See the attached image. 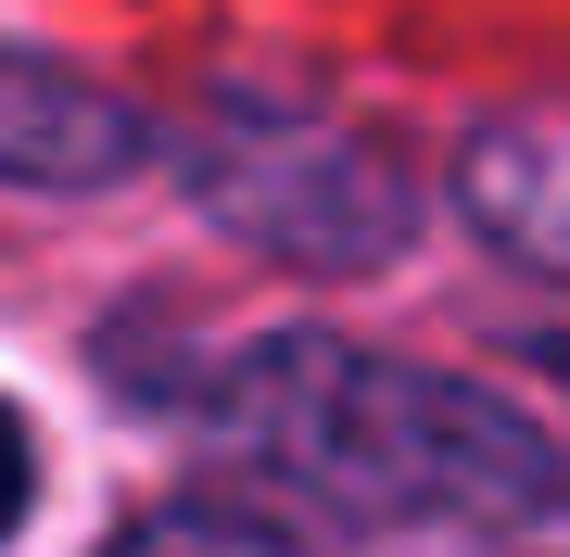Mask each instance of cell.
Wrapping results in <instances>:
<instances>
[{"instance_id":"5b68a950","label":"cell","mask_w":570,"mask_h":557,"mask_svg":"<svg viewBox=\"0 0 570 557\" xmlns=\"http://www.w3.org/2000/svg\"><path fill=\"white\" fill-rule=\"evenodd\" d=\"M115 557H292V533H266V519H242V507H165Z\"/></svg>"},{"instance_id":"52a82bcc","label":"cell","mask_w":570,"mask_h":557,"mask_svg":"<svg viewBox=\"0 0 570 557\" xmlns=\"http://www.w3.org/2000/svg\"><path fill=\"white\" fill-rule=\"evenodd\" d=\"M532 355H546V380H570V330H546V342H532Z\"/></svg>"},{"instance_id":"277c9868","label":"cell","mask_w":570,"mask_h":557,"mask_svg":"<svg viewBox=\"0 0 570 557\" xmlns=\"http://www.w3.org/2000/svg\"><path fill=\"white\" fill-rule=\"evenodd\" d=\"M456 203H469V228H482L494 253L570 279V115H508V127H482L469 166H456Z\"/></svg>"},{"instance_id":"8992f818","label":"cell","mask_w":570,"mask_h":557,"mask_svg":"<svg viewBox=\"0 0 570 557\" xmlns=\"http://www.w3.org/2000/svg\"><path fill=\"white\" fill-rule=\"evenodd\" d=\"M26 507H39V444H26V418L0 406V533H13Z\"/></svg>"},{"instance_id":"6da1fadb","label":"cell","mask_w":570,"mask_h":557,"mask_svg":"<svg viewBox=\"0 0 570 557\" xmlns=\"http://www.w3.org/2000/svg\"><path fill=\"white\" fill-rule=\"evenodd\" d=\"M204 431L254 481L305 495L317 519H355V533H419V519L508 533V519H546L570 495L558 444L520 406H494L444 368H406V355L330 342V330H279L228 355L204 380Z\"/></svg>"},{"instance_id":"3957f363","label":"cell","mask_w":570,"mask_h":557,"mask_svg":"<svg viewBox=\"0 0 570 557\" xmlns=\"http://www.w3.org/2000/svg\"><path fill=\"white\" fill-rule=\"evenodd\" d=\"M140 166V115L102 102L89 77H63L39 51H0V178H39V190H77V178H127Z\"/></svg>"},{"instance_id":"7a4b0ae2","label":"cell","mask_w":570,"mask_h":557,"mask_svg":"<svg viewBox=\"0 0 570 557\" xmlns=\"http://www.w3.org/2000/svg\"><path fill=\"white\" fill-rule=\"evenodd\" d=\"M204 203L266 253H305V267H381L406 241V190L367 140H343L330 115H266V102H228L190 152Z\"/></svg>"}]
</instances>
